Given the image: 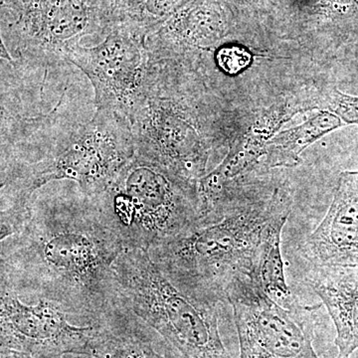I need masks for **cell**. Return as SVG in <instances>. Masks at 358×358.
Wrapping results in <instances>:
<instances>
[{"instance_id": "obj_1", "label": "cell", "mask_w": 358, "mask_h": 358, "mask_svg": "<svg viewBox=\"0 0 358 358\" xmlns=\"http://www.w3.org/2000/svg\"><path fill=\"white\" fill-rule=\"evenodd\" d=\"M124 251L93 197L76 192L34 197L31 217L1 241L0 285L21 298H45L86 324L120 303L115 263Z\"/></svg>"}, {"instance_id": "obj_2", "label": "cell", "mask_w": 358, "mask_h": 358, "mask_svg": "<svg viewBox=\"0 0 358 358\" xmlns=\"http://www.w3.org/2000/svg\"><path fill=\"white\" fill-rule=\"evenodd\" d=\"M25 124L33 136L1 140L0 241L22 229L43 186L72 181L87 196H98L136 155L129 120L109 110L77 121L57 108Z\"/></svg>"}, {"instance_id": "obj_3", "label": "cell", "mask_w": 358, "mask_h": 358, "mask_svg": "<svg viewBox=\"0 0 358 358\" xmlns=\"http://www.w3.org/2000/svg\"><path fill=\"white\" fill-rule=\"evenodd\" d=\"M291 212L292 199L282 190L250 197L236 188L189 229L148 253L179 288L227 301L225 293L233 282L241 278L256 282L264 250L274 238L282 236Z\"/></svg>"}, {"instance_id": "obj_4", "label": "cell", "mask_w": 358, "mask_h": 358, "mask_svg": "<svg viewBox=\"0 0 358 358\" xmlns=\"http://www.w3.org/2000/svg\"><path fill=\"white\" fill-rule=\"evenodd\" d=\"M124 305L187 358H239L228 301L188 293L148 251L124 249L114 266Z\"/></svg>"}, {"instance_id": "obj_5", "label": "cell", "mask_w": 358, "mask_h": 358, "mask_svg": "<svg viewBox=\"0 0 358 358\" xmlns=\"http://www.w3.org/2000/svg\"><path fill=\"white\" fill-rule=\"evenodd\" d=\"M173 59L150 57L145 93L129 119L136 155L178 178L199 183L204 178L210 138L205 109L186 85Z\"/></svg>"}, {"instance_id": "obj_6", "label": "cell", "mask_w": 358, "mask_h": 358, "mask_svg": "<svg viewBox=\"0 0 358 358\" xmlns=\"http://www.w3.org/2000/svg\"><path fill=\"white\" fill-rule=\"evenodd\" d=\"M93 199L124 249L148 251L189 229L199 217L197 183L136 155Z\"/></svg>"}, {"instance_id": "obj_7", "label": "cell", "mask_w": 358, "mask_h": 358, "mask_svg": "<svg viewBox=\"0 0 358 358\" xmlns=\"http://www.w3.org/2000/svg\"><path fill=\"white\" fill-rule=\"evenodd\" d=\"M1 50L28 68L67 63L66 53L86 36H106L112 20L101 0H0Z\"/></svg>"}, {"instance_id": "obj_8", "label": "cell", "mask_w": 358, "mask_h": 358, "mask_svg": "<svg viewBox=\"0 0 358 358\" xmlns=\"http://www.w3.org/2000/svg\"><path fill=\"white\" fill-rule=\"evenodd\" d=\"M236 327L239 358H320L313 348V310L285 305L250 278L225 293Z\"/></svg>"}, {"instance_id": "obj_9", "label": "cell", "mask_w": 358, "mask_h": 358, "mask_svg": "<svg viewBox=\"0 0 358 358\" xmlns=\"http://www.w3.org/2000/svg\"><path fill=\"white\" fill-rule=\"evenodd\" d=\"M147 38L112 20L100 44L87 47L80 43L66 53V62L76 66L93 85L96 110L131 119L143 100L150 72Z\"/></svg>"}, {"instance_id": "obj_10", "label": "cell", "mask_w": 358, "mask_h": 358, "mask_svg": "<svg viewBox=\"0 0 358 358\" xmlns=\"http://www.w3.org/2000/svg\"><path fill=\"white\" fill-rule=\"evenodd\" d=\"M34 305L0 285V343L1 348L36 358H60L66 355H90L98 322L76 326L70 317L84 322L58 301L37 298Z\"/></svg>"}, {"instance_id": "obj_11", "label": "cell", "mask_w": 358, "mask_h": 358, "mask_svg": "<svg viewBox=\"0 0 358 358\" xmlns=\"http://www.w3.org/2000/svg\"><path fill=\"white\" fill-rule=\"evenodd\" d=\"M301 252L313 267H358V171L341 173L329 211Z\"/></svg>"}, {"instance_id": "obj_12", "label": "cell", "mask_w": 358, "mask_h": 358, "mask_svg": "<svg viewBox=\"0 0 358 358\" xmlns=\"http://www.w3.org/2000/svg\"><path fill=\"white\" fill-rule=\"evenodd\" d=\"M89 355L96 358H187L134 315L122 301L99 320Z\"/></svg>"}, {"instance_id": "obj_13", "label": "cell", "mask_w": 358, "mask_h": 358, "mask_svg": "<svg viewBox=\"0 0 358 358\" xmlns=\"http://www.w3.org/2000/svg\"><path fill=\"white\" fill-rule=\"evenodd\" d=\"M305 281L333 320L336 358H350L358 348V267H313Z\"/></svg>"}, {"instance_id": "obj_14", "label": "cell", "mask_w": 358, "mask_h": 358, "mask_svg": "<svg viewBox=\"0 0 358 358\" xmlns=\"http://www.w3.org/2000/svg\"><path fill=\"white\" fill-rule=\"evenodd\" d=\"M341 126V120L329 113H322L296 129L275 136L264 145V166H294L301 162V152L322 134Z\"/></svg>"}, {"instance_id": "obj_15", "label": "cell", "mask_w": 358, "mask_h": 358, "mask_svg": "<svg viewBox=\"0 0 358 358\" xmlns=\"http://www.w3.org/2000/svg\"><path fill=\"white\" fill-rule=\"evenodd\" d=\"M185 0H122L112 20L143 34H152L166 23Z\"/></svg>"}, {"instance_id": "obj_16", "label": "cell", "mask_w": 358, "mask_h": 358, "mask_svg": "<svg viewBox=\"0 0 358 358\" xmlns=\"http://www.w3.org/2000/svg\"><path fill=\"white\" fill-rule=\"evenodd\" d=\"M214 61L219 70L229 76H234L248 67L252 61V55L243 47L229 45L220 47L216 50Z\"/></svg>"}, {"instance_id": "obj_17", "label": "cell", "mask_w": 358, "mask_h": 358, "mask_svg": "<svg viewBox=\"0 0 358 358\" xmlns=\"http://www.w3.org/2000/svg\"><path fill=\"white\" fill-rule=\"evenodd\" d=\"M334 109L348 124H358V96H350L336 92Z\"/></svg>"}, {"instance_id": "obj_18", "label": "cell", "mask_w": 358, "mask_h": 358, "mask_svg": "<svg viewBox=\"0 0 358 358\" xmlns=\"http://www.w3.org/2000/svg\"><path fill=\"white\" fill-rule=\"evenodd\" d=\"M0 358H36L27 353L16 352V350H9V348H1L0 350Z\"/></svg>"}, {"instance_id": "obj_19", "label": "cell", "mask_w": 358, "mask_h": 358, "mask_svg": "<svg viewBox=\"0 0 358 358\" xmlns=\"http://www.w3.org/2000/svg\"><path fill=\"white\" fill-rule=\"evenodd\" d=\"M121 1L122 0H101V3H102L106 13L109 15L110 20H112L113 15H114L115 11L117 10Z\"/></svg>"}, {"instance_id": "obj_20", "label": "cell", "mask_w": 358, "mask_h": 358, "mask_svg": "<svg viewBox=\"0 0 358 358\" xmlns=\"http://www.w3.org/2000/svg\"><path fill=\"white\" fill-rule=\"evenodd\" d=\"M60 358H96L93 355H76V353H71V355H66L64 357Z\"/></svg>"}]
</instances>
